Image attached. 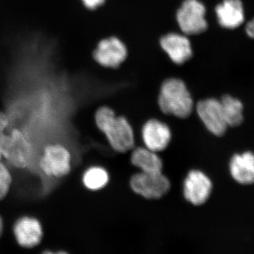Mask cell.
Returning a JSON list of instances; mask_svg holds the SVG:
<instances>
[{
	"label": "cell",
	"instance_id": "obj_5",
	"mask_svg": "<svg viewBox=\"0 0 254 254\" xmlns=\"http://www.w3.org/2000/svg\"><path fill=\"white\" fill-rule=\"evenodd\" d=\"M71 160L67 148L60 144L49 145L45 148L39 167L47 176L61 178L71 171Z\"/></svg>",
	"mask_w": 254,
	"mask_h": 254
},
{
	"label": "cell",
	"instance_id": "obj_10",
	"mask_svg": "<svg viewBox=\"0 0 254 254\" xmlns=\"http://www.w3.org/2000/svg\"><path fill=\"white\" fill-rule=\"evenodd\" d=\"M15 238L23 248H34L43 239V228L41 222L31 217L18 219L14 226Z\"/></svg>",
	"mask_w": 254,
	"mask_h": 254
},
{
	"label": "cell",
	"instance_id": "obj_18",
	"mask_svg": "<svg viewBox=\"0 0 254 254\" xmlns=\"http://www.w3.org/2000/svg\"><path fill=\"white\" fill-rule=\"evenodd\" d=\"M12 177L9 169L0 161V200L8 194L11 187Z\"/></svg>",
	"mask_w": 254,
	"mask_h": 254
},
{
	"label": "cell",
	"instance_id": "obj_12",
	"mask_svg": "<svg viewBox=\"0 0 254 254\" xmlns=\"http://www.w3.org/2000/svg\"><path fill=\"white\" fill-rule=\"evenodd\" d=\"M160 46L172 61L177 64L186 63L192 56L191 45L186 36L169 33L160 39Z\"/></svg>",
	"mask_w": 254,
	"mask_h": 254
},
{
	"label": "cell",
	"instance_id": "obj_21",
	"mask_svg": "<svg viewBox=\"0 0 254 254\" xmlns=\"http://www.w3.org/2000/svg\"><path fill=\"white\" fill-rule=\"evenodd\" d=\"M3 232V221L2 219H1V217H0V236H1V234H2Z\"/></svg>",
	"mask_w": 254,
	"mask_h": 254
},
{
	"label": "cell",
	"instance_id": "obj_4",
	"mask_svg": "<svg viewBox=\"0 0 254 254\" xmlns=\"http://www.w3.org/2000/svg\"><path fill=\"white\" fill-rule=\"evenodd\" d=\"M205 8L198 0H185L177 12V21L183 33L199 34L208 28Z\"/></svg>",
	"mask_w": 254,
	"mask_h": 254
},
{
	"label": "cell",
	"instance_id": "obj_7",
	"mask_svg": "<svg viewBox=\"0 0 254 254\" xmlns=\"http://www.w3.org/2000/svg\"><path fill=\"white\" fill-rule=\"evenodd\" d=\"M197 114L202 123L210 133L222 136L227 131V126L220 100L208 98L200 100L196 106Z\"/></svg>",
	"mask_w": 254,
	"mask_h": 254
},
{
	"label": "cell",
	"instance_id": "obj_15",
	"mask_svg": "<svg viewBox=\"0 0 254 254\" xmlns=\"http://www.w3.org/2000/svg\"><path fill=\"white\" fill-rule=\"evenodd\" d=\"M131 163L144 173H160L163 162L156 152L145 148H137L132 153Z\"/></svg>",
	"mask_w": 254,
	"mask_h": 254
},
{
	"label": "cell",
	"instance_id": "obj_6",
	"mask_svg": "<svg viewBox=\"0 0 254 254\" xmlns=\"http://www.w3.org/2000/svg\"><path fill=\"white\" fill-rule=\"evenodd\" d=\"M130 185L135 193L148 199L161 198L170 189V182L162 172L137 173L131 177Z\"/></svg>",
	"mask_w": 254,
	"mask_h": 254
},
{
	"label": "cell",
	"instance_id": "obj_2",
	"mask_svg": "<svg viewBox=\"0 0 254 254\" xmlns=\"http://www.w3.org/2000/svg\"><path fill=\"white\" fill-rule=\"evenodd\" d=\"M0 150L1 155L16 168H27L31 163V145L17 128L9 129L7 115L0 112Z\"/></svg>",
	"mask_w": 254,
	"mask_h": 254
},
{
	"label": "cell",
	"instance_id": "obj_22",
	"mask_svg": "<svg viewBox=\"0 0 254 254\" xmlns=\"http://www.w3.org/2000/svg\"><path fill=\"white\" fill-rule=\"evenodd\" d=\"M2 158V155H1V150H0V161H1V159Z\"/></svg>",
	"mask_w": 254,
	"mask_h": 254
},
{
	"label": "cell",
	"instance_id": "obj_17",
	"mask_svg": "<svg viewBox=\"0 0 254 254\" xmlns=\"http://www.w3.org/2000/svg\"><path fill=\"white\" fill-rule=\"evenodd\" d=\"M109 175L104 168L93 167L85 172L83 177V185L90 190H101L108 185Z\"/></svg>",
	"mask_w": 254,
	"mask_h": 254
},
{
	"label": "cell",
	"instance_id": "obj_1",
	"mask_svg": "<svg viewBox=\"0 0 254 254\" xmlns=\"http://www.w3.org/2000/svg\"><path fill=\"white\" fill-rule=\"evenodd\" d=\"M97 127L108 138L114 150L125 153L134 146L133 128L123 117H117L109 107H102L95 113Z\"/></svg>",
	"mask_w": 254,
	"mask_h": 254
},
{
	"label": "cell",
	"instance_id": "obj_19",
	"mask_svg": "<svg viewBox=\"0 0 254 254\" xmlns=\"http://www.w3.org/2000/svg\"><path fill=\"white\" fill-rule=\"evenodd\" d=\"M86 7L89 9H96L105 2V0H82Z\"/></svg>",
	"mask_w": 254,
	"mask_h": 254
},
{
	"label": "cell",
	"instance_id": "obj_13",
	"mask_svg": "<svg viewBox=\"0 0 254 254\" xmlns=\"http://www.w3.org/2000/svg\"><path fill=\"white\" fill-rule=\"evenodd\" d=\"M218 23L222 27L234 29L245 21V9L241 0H224L215 8Z\"/></svg>",
	"mask_w": 254,
	"mask_h": 254
},
{
	"label": "cell",
	"instance_id": "obj_14",
	"mask_svg": "<svg viewBox=\"0 0 254 254\" xmlns=\"http://www.w3.org/2000/svg\"><path fill=\"white\" fill-rule=\"evenodd\" d=\"M230 171L234 180L240 185L254 184V153L246 151L235 154L230 163Z\"/></svg>",
	"mask_w": 254,
	"mask_h": 254
},
{
	"label": "cell",
	"instance_id": "obj_8",
	"mask_svg": "<svg viewBox=\"0 0 254 254\" xmlns=\"http://www.w3.org/2000/svg\"><path fill=\"white\" fill-rule=\"evenodd\" d=\"M211 180L199 170H191L184 182V195L194 205H203L211 193Z\"/></svg>",
	"mask_w": 254,
	"mask_h": 254
},
{
	"label": "cell",
	"instance_id": "obj_11",
	"mask_svg": "<svg viewBox=\"0 0 254 254\" xmlns=\"http://www.w3.org/2000/svg\"><path fill=\"white\" fill-rule=\"evenodd\" d=\"M171 136V131L168 125L157 120L147 122L142 129L145 147L156 153L168 146Z\"/></svg>",
	"mask_w": 254,
	"mask_h": 254
},
{
	"label": "cell",
	"instance_id": "obj_16",
	"mask_svg": "<svg viewBox=\"0 0 254 254\" xmlns=\"http://www.w3.org/2000/svg\"><path fill=\"white\" fill-rule=\"evenodd\" d=\"M220 101L227 126H240L244 122V106L242 102L230 95H223Z\"/></svg>",
	"mask_w": 254,
	"mask_h": 254
},
{
	"label": "cell",
	"instance_id": "obj_20",
	"mask_svg": "<svg viewBox=\"0 0 254 254\" xmlns=\"http://www.w3.org/2000/svg\"><path fill=\"white\" fill-rule=\"evenodd\" d=\"M247 33L249 37L254 39V18L247 25Z\"/></svg>",
	"mask_w": 254,
	"mask_h": 254
},
{
	"label": "cell",
	"instance_id": "obj_3",
	"mask_svg": "<svg viewBox=\"0 0 254 254\" xmlns=\"http://www.w3.org/2000/svg\"><path fill=\"white\" fill-rule=\"evenodd\" d=\"M160 110L167 115L187 118L191 113L193 102L186 85L179 78H169L164 81L158 97Z\"/></svg>",
	"mask_w": 254,
	"mask_h": 254
},
{
	"label": "cell",
	"instance_id": "obj_9",
	"mask_svg": "<svg viewBox=\"0 0 254 254\" xmlns=\"http://www.w3.org/2000/svg\"><path fill=\"white\" fill-rule=\"evenodd\" d=\"M127 50L125 44L116 37L102 40L93 53V58L101 66L118 67L125 61Z\"/></svg>",
	"mask_w": 254,
	"mask_h": 254
}]
</instances>
